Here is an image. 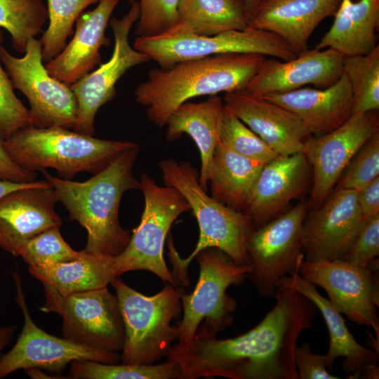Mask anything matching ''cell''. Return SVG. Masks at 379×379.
I'll list each match as a JSON object with an SVG mask.
<instances>
[{
    "instance_id": "cell-1",
    "label": "cell",
    "mask_w": 379,
    "mask_h": 379,
    "mask_svg": "<svg viewBox=\"0 0 379 379\" xmlns=\"http://www.w3.org/2000/svg\"><path fill=\"white\" fill-rule=\"evenodd\" d=\"M276 303L246 333L227 339L198 328L190 345H173L167 359L180 368L179 379H298L294 350L300 333L312 326L317 308L296 290L279 284Z\"/></svg>"
},
{
    "instance_id": "cell-2",
    "label": "cell",
    "mask_w": 379,
    "mask_h": 379,
    "mask_svg": "<svg viewBox=\"0 0 379 379\" xmlns=\"http://www.w3.org/2000/svg\"><path fill=\"white\" fill-rule=\"evenodd\" d=\"M140 148L121 153L109 166L84 182L57 178L41 171L54 188L58 202L67 210L69 219L87 232L86 253L114 257L128 246L131 234L119 220V208L125 192L141 190L133 174Z\"/></svg>"
},
{
    "instance_id": "cell-3",
    "label": "cell",
    "mask_w": 379,
    "mask_h": 379,
    "mask_svg": "<svg viewBox=\"0 0 379 379\" xmlns=\"http://www.w3.org/2000/svg\"><path fill=\"white\" fill-rule=\"evenodd\" d=\"M266 56L228 53L151 69L135 88V101L146 108L149 120L159 128L182 103L201 95L244 90Z\"/></svg>"
},
{
    "instance_id": "cell-4",
    "label": "cell",
    "mask_w": 379,
    "mask_h": 379,
    "mask_svg": "<svg viewBox=\"0 0 379 379\" xmlns=\"http://www.w3.org/2000/svg\"><path fill=\"white\" fill-rule=\"evenodd\" d=\"M159 167L164 185L174 187L185 197L199 228L198 242L186 258H180L172 237L168 239L172 273L178 284L182 286L190 284L188 266L196 255L206 248H218L236 262L249 264L247 244L255 229L250 217L208 195L199 183L198 169L189 161L166 159L159 163Z\"/></svg>"
},
{
    "instance_id": "cell-5",
    "label": "cell",
    "mask_w": 379,
    "mask_h": 379,
    "mask_svg": "<svg viewBox=\"0 0 379 379\" xmlns=\"http://www.w3.org/2000/svg\"><path fill=\"white\" fill-rule=\"evenodd\" d=\"M137 144L128 140L100 139L62 127L29 126L6 138V151L18 166L29 172L56 170L71 180L80 172L95 174L121 153Z\"/></svg>"
},
{
    "instance_id": "cell-6",
    "label": "cell",
    "mask_w": 379,
    "mask_h": 379,
    "mask_svg": "<svg viewBox=\"0 0 379 379\" xmlns=\"http://www.w3.org/2000/svg\"><path fill=\"white\" fill-rule=\"evenodd\" d=\"M117 297L125 329L121 360L126 364H153L167 357L177 340L182 312V286L170 283L158 293L147 296L116 277L111 283Z\"/></svg>"
},
{
    "instance_id": "cell-7",
    "label": "cell",
    "mask_w": 379,
    "mask_h": 379,
    "mask_svg": "<svg viewBox=\"0 0 379 379\" xmlns=\"http://www.w3.org/2000/svg\"><path fill=\"white\" fill-rule=\"evenodd\" d=\"M195 258L199 276L194 291L181 298L183 317L177 324L178 343L173 345L178 348L190 345L203 320L201 328L215 335L231 325L237 302L226 291L241 284L251 270L250 264L237 263L215 247L201 250Z\"/></svg>"
},
{
    "instance_id": "cell-8",
    "label": "cell",
    "mask_w": 379,
    "mask_h": 379,
    "mask_svg": "<svg viewBox=\"0 0 379 379\" xmlns=\"http://www.w3.org/2000/svg\"><path fill=\"white\" fill-rule=\"evenodd\" d=\"M133 47L147 55L161 69L228 53L259 54L281 60L296 56L277 35L251 26L213 36H199L171 28L158 35L136 37Z\"/></svg>"
},
{
    "instance_id": "cell-9",
    "label": "cell",
    "mask_w": 379,
    "mask_h": 379,
    "mask_svg": "<svg viewBox=\"0 0 379 379\" xmlns=\"http://www.w3.org/2000/svg\"><path fill=\"white\" fill-rule=\"evenodd\" d=\"M145 206L139 225L119 255L114 257L117 275L134 270H146L164 282L180 286L164 259L167 234L174 221L190 211L185 197L174 187L160 186L147 173L140 177Z\"/></svg>"
},
{
    "instance_id": "cell-10",
    "label": "cell",
    "mask_w": 379,
    "mask_h": 379,
    "mask_svg": "<svg viewBox=\"0 0 379 379\" xmlns=\"http://www.w3.org/2000/svg\"><path fill=\"white\" fill-rule=\"evenodd\" d=\"M42 284L46 300L39 310L62 317L65 338L98 351H122L123 318L117 297L107 286L62 296L51 286Z\"/></svg>"
},
{
    "instance_id": "cell-11",
    "label": "cell",
    "mask_w": 379,
    "mask_h": 379,
    "mask_svg": "<svg viewBox=\"0 0 379 379\" xmlns=\"http://www.w3.org/2000/svg\"><path fill=\"white\" fill-rule=\"evenodd\" d=\"M24 53L18 58L0 47V60L13 88L29 101L33 126L74 130L78 104L70 86L48 74L43 64L39 40L29 39Z\"/></svg>"
},
{
    "instance_id": "cell-12",
    "label": "cell",
    "mask_w": 379,
    "mask_h": 379,
    "mask_svg": "<svg viewBox=\"0 0 379 379\" xmlns=\"http://www.w3.org/2000/svg\"><path fill=\"white\" fill-rule=\"evenodd\" d=\"M307 211V204L300 202L250 234L247 251L251 270L247 277L260 295L273 297L284 277L298 273L305 257L302 228Z\"/></svg>"
},
{
    "instance_id": "cell-13",
    "label": "cell",
    "mask_w": 379,
    "mask_h": 379,
    "mask_svg": "<svg viewBox=\"0 0 379 379\" xmlns=\"http://www.w3.org/2000/svg\"><path fill=\"white\" fill-rule=\"evenodd\" d=\"M15 300L23 316V326L14 346L0 358V379L20 369L38 368L60 373L76 360L118 364V352L90 349L63 338L51 335L33 321L27 307L18 269L13 272Z\"/></svg>"
},
{
    "instance_id": "cell-14",
    "label": "cell",
    "mask_w": 379,
    "mask_h": 379,
    "mask_svg": "<svg viewBox=\"0 0 379 379\" xmlns=\"http://www.w3.org/2000/svg\"><path fill=\"white\" fill-rule=\"evenodd\" d=\"M378 271L345 260L310 261L303 259L298 274L324 288L333 307L350 321L372 328L379 339Z\"/></svg>"
},
{
    "instance_id": "cell-15",
    "label": "cell",
    "mask_w": 379,
    "mask_h": 379,
    "mask_svg": "<svg viewBox=\"0 0 379 379\" xmlns=\"http://www.w3.org/2000/svg\"><path fill=\"white\" fill-rule=\"evenodd\" d=\"M121 18H112L109 24L114 38V46L111 58L70 85L78 104L74 131L93 135L95 117L98 109L114 98L116 84L119 79L131 68L149 62V57L132 47L129 34L140 15V6L137 1Z\"/></svg>"
},
{
    "instance_id": "cell-16",
    "label": "cell",
    "mask_w": 379,
    "mask_h": 379,
    "mask_svg": "<svg viewBox=\"0 0 379 379\" xmlns=\"http://www.w3.org/2000/svg\"><path fill=\"white\" fill-rule=\"evenodd\" d=\"M379 133L378 111L353 114L339 128L306 140L303 149L312 168L311 204L320 206L330 195L359 149Z\"/></svg>"
},
{
    "instance_id": "cell-17",
    "label": "cell",
    "mask_w": 379,
    "mask_h": 379,
    "mask_svg": "<svg viewBox=\"0 0 379 379\" xmlns=\"http://www.w3.org/2000/svg\"><path fill=\"white\" fill-rule=\"evenodd\" d=\"M364 221L357 191L337 188L305 218L302 244L305 260H343Z\"/></svg>"
},
{
    "instance_id": "cell-18",
    "label": "cell",
    "mask_w": 379,
    "mask_h": 379,
    "mask_svg": "<svg viewBox=\"0 0 379 379\" xmlns=\"http://www.w3.org/2000/svg\"><path fill=\"white\" fill-rule=\"evenodd\" d=\"M55 191L46 179L0 199V248L17 257L20 247L38 234L60 227Z\"/></svg>"
},
{
    "instance_id": "cell-19",
    "label": "cell",
    "mask_w": 379,
    "mask_h": 379,
    "mask_svg": "<svg viewBox=\"0 0 379 379\" xmlns=\"http://www.w3.org/2000/svg\"><path fill=\"white\" fill-rule=\"evenodd\" d=\"M344 56L331 48L308 49L294 58L281 60L267 57L244 89L255 95L288 92L312 85L324 88L343 74Z\"/></svg>"
},
{
    "instance_id": "cell-20",
    "label": "cell",
    "mask_w": 379,
    "mask_h": 379,
    "mask_svg": "<svg viewBox=\"0 0 379 379\" xmlns=\"http://www.w3.org/2000/svg\"><path fill=\"white\" fill-rule=\"evenodd\" d=\"M225 106L279 155L302 152L312 135L302 121L286 108L244 90L224 93Z\"/></svg>"
},
{
    "instance_id": "cell-21",
    "label": "cell",
    "mask_w": 379,
    "mask_h": 379,
    "mask_svg": "<svg viewBox=\"0 0 379 379\" xmlns=\"http://www.w3.org/2000/svg\"><path fill=\"white\" fill-rule=\"evenodd\" d=\"M309 164L303 152L279 155L265 164L244 209L255 229L281 215L284 207L303 192L309 182Z\"/></svg>"
},
{
    "instance_id": "cell-22",
    "label": "cell",
    "mask_w": 379,
    "mask_h": 379,
    "mask_svg": "<svg viewBox=\"0 0 379 379\" xmlns=\"http://www.w3.org/2000/svg\"><path fill=\"white\" fill-rule=\"evenodd\" d=\"M120 0H100L92 11L81 14L72 39L45 65L48 74L70 86L101 62L100 50L110 44L105 30Z\"/></svg>"
},
{
    "instance_id": "cell-23",
    "label": "cell",
    "mask_w": 379,
    "mask_h": 379,
    "mask_svg": "<svg viewBox=\"0 0 379 379\" xmlns=\"http://www.w3.org/2000/svg\"><path fill=\"white\" fill-rule=\"evenodd\" d=\"M261 96L298 116L312 135L328 133L341 126L353 114L352 92L343 73L327 88L303 87Z\"/></svg>"
},
{
    "instance_id": "cell-24",
    "label": "cell",
    "mask_w": 379,
    "mask_h": 379,
    "mask_svg": "<svg viewBox=\"0 0 379 379\" xmlns=\"http://www.w3.org/2000/svg\"><path fill=\"white\" fill-rule=\"evenodd\" d=\"M341 0H264L248 26L270 32L297 55L326 18L334 16Z\"/></svg>"
},
{
    "instance_id": "cell-25",
    "label": "cell",
    "mask_w": 379,
    "mask_h": 379,
    "mask_svg": "<svg viewBox=\"0 0 379 379\" xmlns=\"http://www.w3.org/2000/svg\"><path fill=\"white\" fill-rule=\"evenodd\" d=\"M289 286L313 302L320 311L327 326L329 347L324 355L328 370L333 368L334 361L345 358L343 368L352 378H359L367 368L378 364L379 352L358 343L347 328L341 314L331 305L328 298L321 295L315 286L302 278L298 272L284 277L279 285ZM278 285V286H279Z\"/></svg>"
},
{
    "instance_id": "cell-26",
    "label": "cell",
    "mask_w": 379,
    "mask_h": 379,
    "mask_svg": "<svg viewBox=\"0 0 379 379\" xmlns=\"http://www.w3.org/2000/svg\"><path fill=\"white\" fill-rule=\"evenodd\" d=\"M224 110L223 100L218 95H211L203 102L187 101L170 115L165 125L168 142L187 134L197 145L201 158L199 181L206 191L210 180L213 153L220 140Z\"/></svg>"
},
{
    "instance_id": "cell-27",
    "label": "cell",
    "mask_w": 379,
    "mask_h": 379,
    "mask_svg": "<svg viewBox=\"0 0 379 379\" xmlns=\"http://www.w3.org/2000/svg\"><path fill=\"white\" fill-rule=\"evenodd\" d=\"M334 17L315 48L348 57L367 54L378 45L379 0H341Z\"/></svg>"
},
{
    "instance_id": "cell-28",
    "label": "cell",
    "mask_w": 379,
    "mask_h": 379,
    "mask_svg": "<svg viewBox=\"0 0 379 379\" xmlns=\"http://www.w3.org/2000/svg\"><path fill=\"white\" fill-rule=\"evenodd\" d=\"M28 271L62 296L107 286L118 277L114 257L84 251L77 259L47 267H28Z\"/></svg>"
},
{
    "instance_id": "cell-29",
    "label": "cell",
    "mask_w": 379,
    "mask_h": 379,
    "mask_svg": "<svg viewBox=\"0 0 379 379\" xmlns=\"http://www.w3.org/2000/svg\"><path fill=\"white\" fill-rule=\"evenodd\" d=\"M264 165L237 153L219 140L208 182L211 197L230 208L244 211L251 189Z\"/></svg>"
},
{
    "instance_id": "cell-30",
    "label": "cell",
    "mask_w": 379,
    "mask_h": 379,
    "mask_svg": "<svg viewBox=\"0 0 379 379\" xmlns=\"http://www.w3.org/2000/svg\"><path fill=\"white\" fill-rule=\"evenodd\" d=\"M248 20L243 0H180L171 27L199 36L243 30Z\"/></svg>"
},
{
    "instance_id": "cell-31",
    "label": "cell",
    "mask_w": 379,
    "mask_h": 379,
    "mask_svg": "<svg viewBox=\"0 0 379 379\" xmlns=\"http://www.w3.org/2000/svg\"><path fill=\"white\" fill-rule=\"evenodd\" d=\"M48 20L42 0H0V28L9 32L19 53H25L29 39L43 32Z\"/></svg>"
},
{
    "instance_id": "cell-32",
    "label": "cell",
    "mask_w": 379,
    "mask_h": 379,
    "mask_svg": "<svg viewBox=\"0 0 379 379\" xmlns=\"http://www.w3.org/2000/svg\"><path fill=\"white\" fill-rule=\"evenodd\" d=\"M343 73L353 96V114L379 109V45L370 53L344 57Z\"/></svg>"
},
{
    "instance_id": "cell-33",
    "label": "cell",
    "mask_w": 379,
    "mask_h": 379,
    "mask_svg": "<svg viewBox=\"0 0 379 379\" xmlns=\"http://www.w3.org/2000/svg\"><path fill=\"white\" fill-rule=\"evenodd\" d=\"M69 378L74 379H179L178 364L168 359L160 364H105L76 360L71 364Z\"/></svg>"
},
{
    "instance_id": "cell-34",
    "label": "cell",
    "mask_w": 379,
    "mask_h": 379,
    "mask_svg": "<svg viewBox=\"0 0 379 379\" xmlns=\"http://www.w3.org/2000/svg\"><path fill=\"white\" fill-rule=\"evenodd\" d=\"M99 1L47 0L48 27L39 39L44 62H49L62 51L74 24L82 12Z\"/></svg>"
},
{
    "instance_id": "cell-35",
    "label": "cell",
    "mask_w": 379,
    "mask_h": 379,
    "mask_svg": "<svg viewBox=\"0 0 379 379\" xmlns=\"http://www.w3.org/2000/svg\"><path fill=\"white\" fill-rule=\"evenodd\" d=\"M60 227L46 230L25 242L18 250L28 267H47L79 258L81 251L74 250L62 238Z\"/></svg>"
},
{
    "instance_id": "cell-36",
    "label": "cell",
    "mask_w": 379,
    "mask_h": 379,
    "mask_svg": "<svg viewBox=\"0 0 379 379\" xmlns=\"http://www.w3.org/2000/svg\"><path fill=\"white\" fill-rule=\"evenodd\" d=\"M220 141L237 153L263 164L279 156L225 106Z\"/></svg>"
},
{
    "instance_id": "cell-37",
    "label": "cell",
    "mask_w": 379,
    "mask_h": 379,
    "mask_svg": "<svg viewBox=\"0 0 379 379\" xmlns=\"http://www.w3.org/2000/svg\"><path fill=\"white\" fill-rule=\"evenodd\" d=\"M344 172L338 188L358 191L379 177V133L364 143Z\"/></svg>"
},
{
    "instance_id": "cell-38",
    "label": "cell",
    "mask_w": 379,
    "mask_h": 379,
    "mask_svg": "<svg viewBox=\"0 0 379 379\" xmlns=\"http://www.w3.org/2000/svg\"><path fill=\"white\" fill-rule=\"evenodd\" d=\"M4 32L0 29V47ZM11 80L0 60V128L6 138L25 127L33 126L29 110L16 96Z\"/></svg>"
},
{
    "instance_id": "cell-39",
    "label": "cell",
    "mask_w": 379,
    "mask_h": 379,
    "mask_svg": "<svg viewBox=\"0 0 379 379\" xmlns=\"http://www.w3.org/2000/svg\"><path fill=\"white\" fill-rule=\"evenodd\" d=\"M137 1L140 15L137 21V37L152 36L170 29L175 24L177 6L180 0H128Z\"/></svg>"
},
{
    "instance_id": "cell-40",
    "label": "cell",
    "mask_w": 379,
    "mask_h": 379,
    "mask_svg": "<svg viewBox=\"0 0 379 379\" xmlns=\"http://www.w3.org/2000/svg\"><path fill=\"white\" fill-rule=\"evenodd\" d=\"M379 255V214L364 219L359 231L343 260L367 267Z\"/></svg>"
},
{
    "instance_id": "cell-41",
    "label": "cell",
    "mask_w": 379,
    "mask_h": 379,
    "mask_svg": "<svg viewBox=\"0 0 379 379\" xmlns=\"http://www.w3.org/2000/svg\"><path fill=\"white\" fill-rule=\"evenodd\" d=\"M294 361L298 379H338L328 372L324 355L312 352L307 343L295 346Z\"/></svg>"
},
{
    "instance_id": "cell-42",
    "label": "cell",
    "mask_w": 379,
    "mask_h": 379,
    "mask_svg": "<svg viewBox=\"0 0 379 379\" xmlns=\"http://www.w3.org/2000/svg\"><path fill=\"white\" fill-rule=\"evenodd\" d=\"M6 138L0 128V180L15 182L35 181L36 173L24 170L11 159L5 147Z\"/></svg>"
},
{
    "instance_id": "cell-43",
    "label": "cell",
    "mask_w": 379,
    "mask_h": 379,
    "mask_svg": "<svg viewBox=\"0 0 379 379\" xmlns=\"http://www.w3.org/2000/svg\"><path fill=\"white\" fill-rule=\"evenodd\" d=\"M357 200L364 220L379 214V177L357 191Z\"/></svg>"
},
{
    "instance_id": "cell-44",
    "label": "cell",
    "mask_w": 379,
    "mask_h": 379,
    "mask_svg": "<svg viewBox=\"0 0 379 379\" xmlns=\"http://www.w3.org/2000/svg\"><path fill=\"white\" fill-rule=\"evenodd\" d=\"M16 328L15 325L0 326V358L3 350L11 342Z\"/></svg>"
},
{
    "instance_id": "cell-45",
    "label": "cell",
    "mask_w": 379,
    "mask_h": 379,
    "mask_svg": "<svg viewBox=\"0 0 379 379\" xmlns=\"http://www.w3.org/2000/svg\"><path fill=\"white\" fill-rule=\"evenodd\" d=\"M36 180L29 182H15L0 180V199L10 192L33 185Z\"/></svg>"
},
{
    "instance_id": "cell-46",
    "label": "cell",
    "mask_w": 379,
    "mask_h": 379,
    "mask_svg": "<svg viewBox=\"0 0 379 379\" xmlns=\"http://www.w3.org/2000/svg\"><path fill=\"white\" fill-rule=\"evenodd\" d=\"M248 25L264 0H243Z\"/></svg>"
},
{
    "instance_id": "cell-47",
    "label": "cell",
    "mask_w": 379,
    "mask_h": 379,
    "mask_svg": "<svg viewBox=\"0 0 379 379\" xmlns=\"http://www.w3.org/2000/svg\"><path fill=\"white\" fill-rule=\"evenodd\" d=\"M24 371L32 378H53L41 371V368H30L25 369Z\"/></svg>"
}]
</instances>
